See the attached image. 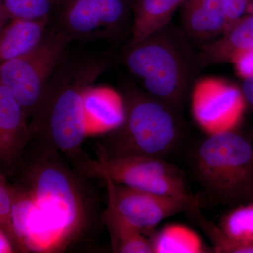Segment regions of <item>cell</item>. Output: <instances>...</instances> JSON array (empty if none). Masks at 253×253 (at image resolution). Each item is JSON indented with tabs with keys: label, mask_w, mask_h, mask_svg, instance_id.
I'll list each match as a JSON object with an SVG mask.
<instances>
[{
	"label": "cell",
	"mask_w": 253,
	"mask_h": 253,
	"mask_svg": "<svg viewBox=\"0 0 253 253\" xmlns=\"http://www.w3.org/2000/svg\"><path fill=\"white\" fill-rule=\"evenodd\" d=\"M123 60L146 93L179 113L202 69L182 28L172 22L142 41L129 43Z\"/></svg>",
	"instance_id": "obj_1"
},
{
	"label": "cell",
	"mask_w": 253,
	"mask_h": 253,
	"mask_svg": "<svg viewBox=\"0 0 253 253\" xmlns=\"http://www.w3.org/2000/svg\"><path fill=\"white\" fill-rule=\"evenodd\" d=\"M96 55L66 56L50 80L33 114L31 130L41 131L57 149H77L87 136L83 95L107 69Z\"/></svg>",
	"instance_id": "obj_2"
},
{
	"label": "cell",
	"mask_w": 253,
	"mask_h": 253,
	"mask_svg": "<svg viewBox=\"0 0 253 253\" xmlns=\"http://www.w3.org/2000/svg\"><path fill=\"white\" fill-rule=\"evenodd\" d=\"M125 118L111 131L106 157H167L180 142V113L130 83L123 86Z\"/></svg>",
	"instance_id": "obj_3"
},
{
	"label": "cell",
	"mask_w": 253,
	"mask_h": 253,
	"mask_svg": "<svg viewBox=\"0 0 253 253\" xmlns=\"http://www.w3.org/2000/svg\"><path fill=\"white\" fill-rule=\"evenodd\" d=\"M197 180L210 197L219 204L236 206L253 190V146L229 129L208 135L194 155Z\"/></svg>",
	"instance_id": "obj_4"
},
{
	"label": "cell",
	"mask_w": 253,
	"mask_h": 253,
	"mask_svg": "<svg viewBox=\"0 0 253 253\" xmlns=\"http://www.w3.org/2000/svg\"><path fill=\"white\" fill-rule=\"evenodd\" d=\"M70 43L54 27L31 52L0 64V84L14 95L27 118L36 112L50 80L68 55Z\"/></svg>",
	"instance_id": "obj_5"
},
{
	"label": "cell",
	"mask_w": 253,
	"mask_h": 253,
	"mask_svg": "<svg viewBox=\"0 0 253 253\" xmlns=\"http://www.w3.org/2000/svg\"><path fill=\"white\" fill-rule=\"evenodd\" d=\"M83 172L154 194L199 202L186 186L180 169L163 158L144 156L109 158L101 154L97 161H88Z\"/></svg>",
	"instance_id": "obj_6"
},
{
	"label": "cell",
	"mask_w": 253,
	"mask_h": 253,
	"mask_svg": "<svg viewBox=\"0 0 253 253\" xmlns=\"http://www.w3.org/2000/svg\"><path fill=\"white\" fill-rule=\"evenodd\" d=\"M133 0H61L54 28L70 42L114 41L130 31Z\"/></svg>",
	"instance_id": "obj_7"
},
{
	"label": "cell",
	"mask_w": 253,
	"mask_h": 253,
	"mask_svg": "<svg viewBox=\"0 0 253 253\" xmlns=\"http://www.w3.org/2000/svg\"><path fill=\"white\" fill-rule=\"evenodd\" d=\"M29 191L51 227L67 241L81 227L84 208L78 190L67 172L44 161L33 169Z\"/></svg>",
	"instance_id": "obj_8"
},
{
	"label": "cell",
	"mask_w": 253,
	"mask_h": 253,
	"mask_svg": "<svg viewBox=\"0 0 253 253\" xmlns=\"http://www.w3.org/2000/svg\"><path fill=\"white\" fill-rule=\"evenodd\" d=\"M105 181L108 206L142 233H152L164 219L199 206V202L133 189L110 179Z\"/></svg>",
	"instance_id": "obj_9"
},
{
	"label": "cell",
	"mask_w": 253,
	"mask_h": 253,
	"mask_svg": "<svg viewBox=\"0 0 253 253\" xmlns=\"http://www.w3.org/2000/svg\"><path fill=\"white\" fill-rule=\"evenodd\" d=\"M244 107L242 92L221 82H202L195 89V118L209 134L233 129Z\"/></svg>",
	"instance_id": "obj_10"
},
{
	"label": "cell",
	"mask_w": 253,
	"mask_h": 253,
	"mask_svg": "<svg viewBox=\"0 0 253 253\" xmlns=\"http://www.w3.org/2000/svg\"><path fill=\"white\" fill-rule=\"evenodd\" d=\"M181 4L182 29L191 45L201 48L227 29L224 0H184Z\"/></svg>",
	"instance_id": "obj_11"
},
{
	"label": "cell",
	"mask_w": 253,
	"mask_h": 253,
	"mask_svg": "<svg viewBox=\"0 0 253 253\" xmlns=\"http://www.w3.org/2000/svg\"><path fill=\"white\" fill-rule=\"evenodd\" d=\"M31 132L22 106L0 84V166L10 167L17 161Z\"/></svg>",
	"instance_id": "obj_12"
},
{
	"label": "cell",
	"mask_w": 253,
	"mask_h": 253,
	"mask_svg": "<svg viewBox=\"0 0 253 253\" xmlns=\"http://www.w3.org/2000/svg\"><path fill=\"white\" fill-rule=\"evenodd\" d=\"M253 51V13L231 24L221 36L201 48L198 56L201 68L236 63Z\"/></svg>",
	"instance_id": "obj_13"
},
{
	"label": "cell",
	"mask_w": 253,
	"mask_h": 253,
	"mask_svg": "<svg viewBox=\"0 0 253 253\" xmlns=\"http://www.w3.org/2000/svg\"><path fill=\"white\" fill-rule=\"evenodd\" d=\"M87 136L111 132L125 118L122 95L105 86L91 85L83 95Z\"/></svg>",
	"instance_id": "obj_14"
},
{
	"label": "cell",
	"mask_w": 253,
	"mask_h": 253,
	"mask_svg": "<svg viewBox=\"0 0 253 253\" xmlns=\"http://www.w3.org/2000/svg\"><path fill=\"white\" fill-rule=\"evenodd\" d=\"M50 18H11L0 31V64L31 52L41 44Z\"/></svg>",
	"instance_id": "obj_15"
},
{
	"label": "cell",
	"mask_w": 253,
	"mask_h": 253,
	"mask_svg": "<svg viewBox=\"0 0 253 253\" xmlns=\"http://www.w3.org/2000/svg\"><path fill=\"white\" fill-rule=\"evenodd\" d=\"M184 0H133L130 42H138L167 26Z\"/></svg>",
	"instance_id": "obj_16"
},
{
	"label": "cell",
	"mask_w": 253,
	"mask_h": 253,
	"mask_svg": "<svg viewBox=\"0 0 253 253\" xmlns=\"http://www.w3.org/2000/svg\"><path fill=\"white\" fill-rule=\"evenodd\" d=\"M104 221L111 234L114 252L154 253L150 240L109 206L105 212Z\"/></svg>",
	"instance_id": "obj_17"
},
{
	"label": "cell",
	"mask_w": 253,
	"mask_h": 253,
	"mask_svg": "<svg viewBox=\"0 0 253 253\" xmlns=\"http://www.w3.org/2000/svg\"><path fill=\"white\" fill-rule=\"evenodd\" d=\"M154 253H204V246L196 233L181 225H169L150 240Z\"/></svg>",
	"instance_id": "obj_18"
},
{
	"label": "cell",
	"mask_w": 253,
	"mask_h": 253,
	"mask_svg": "<svg viewBox=\"0 0 253 253\" xmlns=\"http://www.w3.org/2000/svg\"><path fill=\"white\" fill-rule=\"evenodd\" d=\"M236 206L221 217L217 226L231 239L253 243V196Z\"/></svg>",
	"instance_id": "obj_19"
},
{
	"label": "cell",
	"mask_w": 253,
	"mask_h": 253,
	"mask_svg": "<svg viewBox=\"0 0 253 253\" xmlns=\"http://www.w3.org/2000/svg\"><path fill=\"white\" fill-rule=\"evenodd\" d=\"M189 215L199 224L214 246V252L219 253H253V243L235 241L226 236L217 224L208 221L201 214L199 208L189 212Z\"/></svg>",
	"instance_id": "obj_20"
},
{
	"label": "cell",
	"mask_w": 253,
	"mask_h": 253,
	"mask_svg": "<svg viewBox=\"0 0 253 253\" xmlns=\"http://www.w3.org/2000/svg\"><path fill=\"white\" fill-rule=\"evenodd\" d=\"M61 0H4L10 18L38 20L56 14Z\"/></svg>",
	"instance_id": "obj_21"
},
{
	"label": "cell",
	"mask_w": 253,
	"mask_h": 253,
	"mask_svg": "<svg viewBox=\"0 0 253 253\" xmlns=\"http://www.w3.org/2000/svg\"><path fill=\"white\" fill-rule=\"evenodd\" d=\"M0 226L7 236L13 248L17 247V241L11 220V200L9 189L5 185L2 176L0 175Z\"/></svg>",
	"instance_id": "obj_22"
},
{
	"label": "cell",
	"mask_w": 253,
	"mask_h": 253,
	"mask_svg": "<svg viewBox=\"0 0 253 253\" xmlns=\"http://www.w3.org/2000/svg\"><path fill=\"white\" fill-rule=\"evenodd\" d=\"M224 4L228 27L253 13V0H224Z\"/></svg>",
	"instance_id": "obj_23"
},
{
	"label": "cell",
	"mask_w": 253,
	"mask_h": 253,
	"mask_svg": "<svg viewBox=\"0 0 253 253\" xmlns=\"http://www.w3.org/2000/svg\"><path fill=\"white\" fill-rule=\"evenodd\" d=\"M243 96L253 109V73L245 76L242 84Z\"/></svg>",
	"instance_id": "obj_24"
},
{
	"label": "cell",
	"mask_w": 253,
	"mask_h": 253,
	"mask_svg": "<svg viewBox=\"0 0 253 253\" xmlns=\"http://www.w3.org/2000/svg\"><path fill=\"white\" fill-rule=\"evenodd\" d=\"M13 246L10 243L7 236L2 231L0 230V253H9L13 252Z\"/></svg>",
	"instance_id": "obj_25"
},
{
	"label": "cell",
	"mask_w": 253,
	"mask_h": 253,
	"mask_svg": "<svg viewBox=\"0 0 253 253\" xmlns=\"http://www.w3.org/2000/svg\"><path fill=\"white\" fill-rule=\"evenodd\" d=\"M9 19L11 18L8 14L6 7H5L4 0H0V31L2 29Z\"/></svg>",
	"instance_id": "obj_26"
},
{
	"label": "cell",
	"mask_w": 253,
	"mask_h": 253,
	"mask_svg": "<svg viewBox=\"0 0 253 253\" xmlns=\"http://www.w3.org/2000/svg\"><path fill=\"white\" fill-rule=\"evenodd\" d=\"M251 195H252V196H253V190L252 192H251Z\"/></svg>",
	"instance_id": "obj_27"
},
{
	"label": "cell",
	"mask_w": 253,
	"mask_h": 253,
	"mask_svg": "<svg viewBox=\"0 0 253 253\" xmlns=\"http://www.w3.org/2000/svg\"><path fill=\"white\" fill-rule=\"evenodd\" d=\"M0 230H1V226H0ZM2 231V230H1Z\"/></svg>",
	"instance_id": "obj_28"
}]
</instances>
